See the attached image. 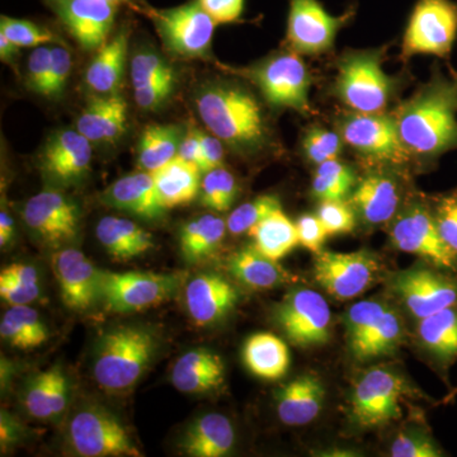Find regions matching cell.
Returning a JSON list of instances; mask_svg holds the SVG:
<instances>
[{
    "label": "cell",
    "mask_w": 457,
    "mask_h": 457,
    "mask_svg": "<svg viewBox=\"0 0 457 457\" xmlns=\"http://www.w3.org/2000/svg\"><path fill=\"white\" fill-rule=\"evenodd\" d=\"M411 154L437 156L457 147V82L437 79L400 107L395 116Z\"/></svg>",
    "instance_id": "cell-1"
},
{
    "label": "cell",
    "mask_w": 457,
    "mask_h": 457,
    "mask_svg": "<svg viewBox=\"0 0 457 457\" xmlns=\"http://www.w3.org/2000/svg\"><path fill=\"white\" fill-rule=\"evenodd\" d=\"M196 108L209 131L237 152H255L269 139L260 102L242 87L228 83L204 87Z\"/></svg>",
    "instance_id": "cell-2"
},
{
    "label": "cell",
    "mask_w": 457,
    "mask_h": 457,
    "mask_svg": "<svg viewBox=\"0 0 457 457\" xmlns=\"http://www.w3.org/2000/svg\"><path fill=\"white\" fill-rule=\"evenodd\" d=\"M156 337L147 328L117 327L99 339L93 362L96 383L106 392L130 389L154 359Z\"/></svg>",
    "instance_id": "cell-3"
},
{
    "label": "cell",
    "mask_w": 457,
    "mask_h": 457,
    "mask_svg": "<svg viewBox=\"0 0 457 457\" xmlns=\"http://www.w3.org/2000/svg\"><path fill=\"white\" fill-rule=\"evenodd\" d=\"M381 51H360L343 57L338 65L336 93L357 113H383L394 82L381 66Z\"/></svg>",
    "instance_id": "cell-4"
},
{
    "label": "cell",
    "mask_w": 457,
    "mask_h": 457,
    "mask_svg": "<svg viewBox=\"0 0 457 457\" xmlns=\"http://www.w3.org/2000/svg\"><path fill=\"white\" fill-rule=\"evenodd\" d=\"M186 272H106L101 270V300L110 312L131 314L155 308L182 287Z\"/></svg>",
    "instance_id": "cell-5"
},
{
    "label": "cell",
    "mask_w": 457,
    "mask_h": 457,
    "mask_svg": "<svg viewBox=\"0 0 457 457\" xmlns=\"http://www.w3.org/2000/svg\"><path fill=\"white\" fill-rule=\"evenodd\" d=\"M69 444L83 457H140L130 432L106 408L87 405L71 418Z\"/></svg>",
    "instance_id": "cell-6"
},
{
    "label": "cell",
    "mask_w": 457,
    "mask_h": 457,
    "mask_svg": "<svg viewBox=\"0 0 457 457\" xmlns=\"http://www.w3.org/2000/svg\"><path fill=\"white\" fill-rule=\"evenodd\" d=\"M245 75L261 90L272 106L297 112H311L309 90L312 75L299 54H279L248 69Z\"/></svg>",
    "instance_id": "cell-7"
},
{
    "label": "cell",
    "mask_w": 457,
    "mask_h": 457,
    "mask_svg": "<svg viewBox=\"0 0 457 457\" xmlns=\"http://www.w3.org/2000/svg\"><path fill=\"white\" fill-rule=\"evenodd\" d=\"M146 13L152 18L165 49L173 55L197 59L209 53L216 23L200 3L149 9Z\"/></svg>",
    "instance_id": "cell-8"
},
{
    "label": "cell",
    "mask_w": 457,
    "mask_h": 457,
    "mask_svg": "<svg viewBox=\"0 0 457 457\" xmlns=\"http://www.w3.org/2000/svg\"><path fill=\"white\" fill-rule=\"evenodd\" d=\"M457 37V3L453 0H418L409 17L404 56L449 55Z\"/></svg>",
    "instance_id": "cell-9"
},
{
    "label": "cell",
    "mask_w": 457,
    "mask_h": 457,
    "mask_svg": "<svg viewBox=\"0 0 457 457\" xmlns=\"http://www.w3.org/2000/svg\"><path fill=\"white\" fill-rule=\"evenodd\" d=\"M390 237L399 251L420 255L433 267L457 273V254L442 239L429 207L413 204L399 213Z\"/></svg>",
    "instance_id": "cell-10"
},
{
    "label": "cell",
    "mask_w": 457,
    "mask_h": 457,
    "mask_svg": "<svg viewBox=\"0 0 457 457\" xmlns=\"http://www.w3.org/2000/svg\"><path fill=\"white\" fill-rule=\"evenodd\" d=\"M407 392L404 378L385 368L366 372L354 386L351 411L354 422L363 428L383 426L402 416L400 400Z\"/></svg>",
    "instance_id": "cell-11"
},
{
    "label": "cell",
    "mask_w": 457,
    "mask_h": 457,
    "mask_svg": "<svg viewBox=\"0 0 457 457\" xmlns=\"http://www.w3.org/2000/svg\"><path fill=\"white\" fill-rule=\"evenodd\" d=\"M276 321L288 341L308 347L328 342L332 314L326 299L317 291L297 288L279 303Z\"/></svg>",
    "instance_id": "cell-12"
},
{
    "label": "cell",
    "mask_w": 457,
    "mask_h": 457,
    "mask_svg": "<svg viewBox=\"0 0 457 457\" xmlns=\"http://www.w3.org/2000/svg\"><path fill=\"white\" fill-rule=\"evenodd\" d=\"M392 287L418 320L457 305V273L437 267L403 270L393 278Z\"/></svg>",
    "instance_id": "cell-13"
},
{
    "label": "cell",
    "mask_w": 457,
    "mask_h": 457,
    "mask_svg": "<svg viewBox=\"0 0 457 457\" xmlns=\"http://www.w3.org/2000/svg\"><path fill=\"white\" fill-rule=\"evenodd\" d=\"M380 264L368 251L352 253L319 252L314 263L315 279L337 300L354 299L365 293L378 278Z\"/></svg>",
    "instance_id": "cell-14"
},
{
    "label": "cell",
    "mask_w": 457,
    "mask_h": 457,
    "mask_svg": "<svg viewBox=\"0 0 457 457\" xmlns=\"http://www.w3.org/2000/svg\"><path fill=\"white\" fill-rule=\"evenodd\" d=\"M352 16L353 9L332 16L319 0H288V44L294 53L320 55L333 46L337 33Z\"/></svg>",
    "instance_id": "cell-15"
},
{
    "label": "cell",
    "mask_w": 457,
    "mask_h": 457,
    "mask_svg": "<svg viewBox=\"0 0 457 457\" xmlns=\"http://www.w3.org/2000/svg\"><path fill=\"white\" fill-rule=\"evenodd\" d=\"M22 219L33 236L56 248L73 242L79 234V207L56 189H45L29 198Z\"/></svg>",
    "instance_id": "cell-16"
},
{
    "label": "cell",
    "mask_w": 457,
    "mask_h": 457,
    "mask_svg": "<svg viewBox=\"0 0 457 457\" xmlns=\"http://www.w3.org/2000/svg\"><path fill=\"white\" fill-rule=\"evenodd\" d=\"M342 139L360 154L385 163H405L411 155L400 137L395 117L383 113L351 114L342 123Z\"/></svg>",
    "instance_id": "cell-17"
},
{
    "label": "cell",
    "mask_w": 457,
    "mask_h": 457,
    "mask_svg": "<svg viewBox=\"0 0 457 457\" xmlns=\"http://www.w3.org/2000/svg\"><path fill=\"white\" fill-rule=\"evenodd\" d=\"M53 272L66 308L86 312L101 300V270L74 248H65L53 255Z\"/></svg>",
    "instance_id": "cell-18"
},
{
    "label": "cell",
    "mask_w": 457,
    "mask_h": 457,
    "mask_svg": "<svg viewBox=\"0 0 457 457\" xmlns=\"http://www.w3.org/2000/svg\"><path fill=\"white\" fill-rule=\"evenodd\" d=\"M92 163V143L78 130L54 134L42 149L38 165L45 179L62 186L86 179Z\"/></svg>",
    "instance_id": "cell-19"
},
{
    "label": "cell",
    "mask_w": 457,
    "mask_h": 457,
    "mask_svg": "<svg viewBox=\"0 0 457 457\" xmlns=\"http://www.w3.org/2000/svg\"><path fill=\"white\" fill-rule=\"evenodd\" d=\"M56 11L84 50L101 49L112 31L116 5L106 0H56Z\"/></svg>",
    "instance_id": "cell-20"
},
{
    "label": "cell",
    "mask_w": 457,
    "mask_h": 457,
    "mask_svg": "<svg viewBox=\"0 0 457 457\" xmlns=\"http://www.w3.org/2000/svg\"><path fill=\"white\" fill-rule=\"evenodd\" d=\"M185 302L189 317L198 327L222 320L239 302V293L228 279L216 273H203L186 287Z\"/></svg>",
    "instance_id": "cell-21"
},
{
    "label": "cell",
    "mask_w": 457,
    "mask_h": 457,
    "mask_svg": "<svg viewBox=\"0 0 457 457\" xmlns=\"http://www.w3.org/2000/svg\"><path fill=\"white\" fill-rule=\"evenodd\" d=\"M102 201L113 209L149 221L158 220L167 212L159 201L154 177L145 170L117 179L104 192Z\"/></svg>",
    "instance_id": "cell-22"
},
{
    "label": "cell",
    "mask_w": 457,
    "mask_h": 457,
    "mask_svg": "<svg viewBox=\"0 0 457 457\" xmlns=\"http://www.w3.org/2000/svg\"><path fill=\"white\" fill-rule=\"evenodd\" d=\"M128 104L120 93L90 99L77 122V130L92 144H114L128 129Z\"/></svg>",
    "instance_id": "cell-23"
},
{
    "label": "cell",
    "mask_w": 457,
    "mask_h": 457,
    "mask_svg": "<svg viewBox=\"0 0 457 457\" xmlns=\"http://www.w3.org/2000/svg\"><path fill=\"white\" fill-rule=\"evenodd\" d=\"M171 384L185 394L215 392L224 384L225 366L221 357L207 348L186 352L171 369Z\"/></svg>",
    "instance_id": "cell-24"
},
{
    "label": "cell",
    "mask_w": 457,
    "mask_h": 457,
    "mask_svg": "<svg viewBox=\"0 0 457 457\" xmlns=\"http://www.w3.org/2000/svg\"><path fill=\"white\" fill-rule=\"evenodd\" d=\"M323 384L312 375L294 378L278 390L276 411L286 426H305L320 414L324 404Z\"/></svg>",
    "instance_id": "cell-25"
},
{
    "label": "cell",
    "mask_w": 457,
    "mask_h": 457,
    "mask_svg": "<svg viewBox=\"0 0 457 457\" xmlns=\"http://www.w3.org/2000/svg\"><path fill=\"white\" fill-rule=\"evenodd\" d=\"M399 201L395 180L385 174L372 173L357 183L348 204L368 224L380 225L392 220Z\"/></svg>",
    "instance_id": "cell-26"
},
{
    "label": "cell",
    "mask_w": 457,
    "mask_h": 457,
    "mask_svg": "<svg viewBox=\"0 0 457 457\" xmlns=\"http://www.w3.org/2000/svg\"><path fill=\"white\" fill-rule=\"evenodd\" d=\"M236 444V431L228 418L209 413L197 418L186 429L180 447L192 457H221L228 455Z\"/></svg>",
    "instance_id": "cell-27"
},
{
    "label": "cell",
    "mask_w": 457,
    "mask_h": 457,
    "mask_svg": "<svg viewBox=\"0 0 457 457\" xmlns=\"http://www.w3.org/2000/svg\"><path fill=\"white\" fill-rule=\"evenodd\" d=\"M152 174L159 201L165 210L187 206L200 195L203 170L179 156Z\"/></svg>",
    "instance_id": "cell-28"
},
{
    "label": "cell",
    "mask_w": 457,
    "mask_h": 457,
    "mask_svg": "<svg viewBox=\"0 0 457 457\" xmlns=\"http://www.w3.org/2000/svg\"><path fill=\"white\" fill-rule=\"evenodd\" d=\"M96 234L114 261H131L154 248L152 234L129 219L106 216L98 222Z\"/></svg>",
    "instance_id": "cell-29"
},
{
    "label": "cell",
    "mask_w": 457,
    "mask_h": 457,
    "mask_svg": "<svg viewBox=\"0 0 457 457\" xmlns=\"http://www.w3.org/2000/svg\"><path fill=\"white\" fill-rule=\"evenodd\" d=\"M128 47V32H120L97 50V55L90 62L86 73L87 86L93 92L97 95L119 93L125 74Z\"/></svg>",
    "instance_id": "cell-30"
},
{
    "label": "cell",
    "mask_w": 457,
    "mask_h": 457,
    "mask_svg": "<svg viewBox=\"0 0 457 457\" xmlns=\"http://www.w3.org/2000/svg\"><path fill=\"white\" fill-rule=\"evenodd\" d=\"M228 270L240 284L253 290H269L290 281L287 270L278 261L262 254L253 245L231 255Z\"/></svg>",
    "instance_id": "cell-31"
},
{
    "label": "cell",
    "mask_w": 457,
    "mask_h": 457,
    "mask_svg": "<svg viewBox=\"0 0 457 457\" xmlns=\"http://www.w3.org/2000/svg\"><path fill=\"white\" fill-rule=\"evenodd\" d=\"M243 359L252 374L267 381L279 380L290 368L287 345L272 333L249 337L243 350Z\"/></svg>",
    "instance_id": "cell-32"
},
{
    "label": "cell",
    "mask_w": 457,
    "mask_h": 457,
    "mask_svg": "<svg viewBox=\"0 0 457 457\" xmlns=\"http://www.w3.org/2000/svg\"><path fill=\"white\" fill-rule=\"evenodd\" d=\"M418 338L436 362L446 368L457 359V305L420 319Z\"/></svg>",
    "instance_id": "cell-33"
},
{
    "label": "cell",
    "mask_w": 457,
    "mask_h": 457,
    "mask_svg": "<svg viewBox=\"0 0 457 457\" xmlns=\"http://www.w3.org/2000/svg\"><path fill=\"white\" fill-rule=\"evenodd\" d=\"M227 230V221L212 213L195 219L180 230V253L188 263L206 260L218 251Z\"/></svg>",
    "instance_id": "cell-34"
},
{
    "label": "cell",
    "mask_w": 457,
    "mask_h": 457,
    "mask_svg": "<svg viewBox=\"0 0 457 457\" xmlns=\"http://www.w3.org/2000/svg\"><path fill=\"white\" fill-rule=\"evenodd\" d=\"M253 245L262 254L273 261H281L299 245L296 224L284 210L278 209L248 231Z\"/></svg>",
    "instance_id": "cell-35"
},
{
    "label": "cell",
    "mask_w": 457,
    "mask_h": 457,
    "mask_svg": "<svg viewBox=\"0 0 457 457\" xmlns=\"http://www.w3.org/2000/svg\"><path fill=\"white\" fill-rule=\"evenodd\" d=\"M3 341L18 350L40 347L49 339V330L35 309L29 305L11 306L0 323Z\"/></svg>",
    "instance_id": "cell-36"
},
{
    "label": "cell",
    "mask_w": 457,
    "mask_h": 457,
    "mask_svg": "<svg viewBox=\"0 0 457 457\" xmlns=\"http://www.w3.org/2000/svg\"><path fill=\"white\" fill-rule=\"evenodd\" d=\"M182 130L176 125L147 126L141 135L137 158L141 170L153 173L179 155Z\"/></svg>",
    "instance_id": "cell-37"
},
{
    "label": "cell",
    "mask_w": 457,
    "mask_h": 457,
    "mask_svg": "<svg viewBox=\"0 0 457 457\" xmlns=\"http://www.w3.org/2000/svg\"><path fill=\"white\" fill-rule=\"evenodd\" d=\"M402 336L403 326L399 315L387 308L376 320L369 335L352 348V354L361 361L385 356L396 350Z\"/></svg>",
    "instance_id": "cell-38"
},
{
    "label": "cell",
    "mask_w": 457,
    "mask_h": 457,
    "mask_svg": "<svg viewBox=\"0 0 457 457\" xmlns=\"http://www.w3.org/2000/svg\"><path fill=\"white\" fill-rule=\"evenodd\" d=\"M356 185V176L350 165L333 159L318 165L312 191L320 203L345 201Z\"/></svg>",
    "instance_id": "cell-39"
},
{
    "label": "cell",
    "mask_w": 457,
    "mask_h": 457,
    "mask_svg": "<svg viewBox=\"0 0 457 457\" xmlns=\"http://www.w3.org/2000/svg\"><path fill=\"white\" fill-rule=\"evenodd\" d=\"M237 194L236 177L225 168L206 171L200 189V201L206 209L225 212L233 206Z\"/></svg>",
    "instance_id": "cell-40"
},
{
    "label": "cell",
    "mask_w": 457,
    "mask_h": 457,
    "mask_svg": "<svg viewBox=\"0 0 457 457\" xmlns=\"http://www.w3.org/2000/svg\"><path fill=\"white\" fill-rule=\"evenodd\" d=\"M59 370L60 368L55 366V368L45 370L32 378L27 387L25 399H23V404H25L29 416L37 418V420L54 418V385H55Z\"/></svg>",
    "instance_id": "cell-41"
},
{
    "label": "cell",
    "mask_w": 457,
    "mask_h": 457,
    "mask_svg": "<svg viewBox=\"0 0 457 457\" xmlns=\"http://www.w3.org/2000/svg\"><path fill=\"white\" fill-rule=\"evenodd\" d=\"M278 209H281V203L273 196H261L251 203L240 204L228 218V230L233 236L248 233L258 222Z\"/></svg>",
    "instance_id": "cell-42"
},
{
    "label": "cell",
    "mask_w": 457,
    "mask_h": 457,
    "mask_svg": "<svg viewBox=\"0 0 457 457\" xmlns=\"http://www.w3.org/2000/svg\"><path fill=\"white\" fill-rule=\"evenodd\" d=\"M386 309L387 306L384 303L375 300H365L351 306L345 315V333L350 350L369 335L376 320Z\"/></svg>",
    "instance_id": "cell-43"
},
{
    "label": "cell",
    "mask_w": 457,
    "mask_h": 457,
    "mask_svg": "<svg viewBox=\"0 0 457 457\" xmlns=\"http://www.w3.org/2000/svg\"><path fill=\"white\" fill-rule=\"evenodd\" d=\"M0 33L7 36L20 49L44 46L55 41V36L49 29H42L29 21L5 16L0 18Z\"/></svg>",
    "instance_id": "cell-44"
},
{
    "label": "cell",
    "mask_w": 457,
    "mask_h": 457,
    "mask_svg": "<svg viewBox=\"0 0 457 457\" xmlns=\"http://www.w3.org/2000/svg\"><path fill=\"white\" fill-rule=\"evenodd\" d=\"M343 143L345 141L337 132L323 128H314L303 137V153L312 163L319 165L338 159Z\"/></svg>",
    "instance_id": "cell-45"
},
{
    "label": "cell",
    "mask_w": 457,
    "mask_h": 457,
    "mask_svg": "<svg viewBox=\"0 0 457 457\" xmlns=\"http://www.w3.org/2000/svg\"><path fill=\"white\" fill-rule=\"evenodd\" d=\"M170 77H176L174 69L158 54L153 51H141L132 57L131 82L134 89L144 84Z\"/></svg>",
    "instance_id": "cell-46"
},
{
    "label": "cell",
    "mask_w": 457,
    "mask_h": 457,
    "mask_svg": "<svg viewBox=\"0 0 457 457\" xmlns=\"http://www.w3.org/2000/svg\"><path fill=\"white\" fill-rule=\"evenodd\" d=\"M431 210L442 239L457 254V189L437 197Z\"/></svg>",
    "instance_id": "cell-47"
},
{
    "label": "cell",
    "mask_w": 457,
    "mask_h": 457,
    "mask_svg": "<svg viewBox=\"0 0 457 457\" xmlns=\"http://www.w3.org/2000/svg\"><path fill=\"white\" fill-rule=\"evenodd\" d=\"M390 455L393 457H440L444 455L438 445L423 432H403L394 440Z\"/></svg>",
    "instance_id": "cell-48"
},
{
    "label": "cell",
    "mask_w": 457,
    "mask_h": 457,
    "mask_svg": "<svg viewBox=\"0 0 457 457\" xmlns=\"http://www.w3.org/2000/svg\"><path fill=\"white\" fill-rule=\"evenodd\" d=\"M319 219L323 222L329 236L351 233L356 225V215L350 204L345 201H328L319 207Z\"/></svg>",
    "instance_id": "cell-49"
},
{
    "label": "cell",
    "mask_w": 457,
    "mask_h": 457,
    "mask_svg": "<svg viewBox=\"0 0 457 457\" xmlns=\"http://www.w3.org/2000/svg\"><path fill=\"white\" fill-rule=\"evenodd\" d=\"M71 68H73L71 54L62 46L51 47L50 75L45 98L55 99L62 95L68 86Z\"/></svg>",
    "instance_id": "cell-50"
},
{
    "label": "cell",
    "mask_w": 457,
    "mask_h": 457,
    "mask_svg": "<svg viewBox=\"0 0 457 457\" xmlns=\"http://www.w3.org/2000/svg\"><path fill=\"white\" fill-rule=\"evenodd\" d=\"M51 62V47H36L29 59L27 68V86L36 95L45 97L46 95L47 82H49Z\"/></svg>",
    "instance_id": "cell-51"
},
{
    "label": "cell",
    "mask_w": 457,
    "mask_h": 457,
    "mask_svg": "<svg viewBox=\"0 0 457 457\" xmlns=\"http://www.w3.org/2000/svg\"><path fill=\"white\" fill-rule=\"evenodd\" d=\"M174 84H176V77L163 78V79L144 84L139 88L134 89L135 102L144 110H155L170 97Z\"/></svg>",
    "instance_id": "cell-52"
},
{
    "label": "cell",
    "mask_w": 457,
    "mask_h": 457,
    "mask_svg": "<svg viewBox=\"0 0 457 457\" xmlns=\"http://www.w3.org/2000/svg\"><path fill=\"white\" fill-rule=\"evenodd\" d=\"M299 245L308 251L319 253L329 237L318 215H303L296 222Z\"/></svg>",
    "instance_id": "cell-53"
},
{
    "label": "cell",
    "mask_w": 457,
    "mask_h": 457,
    "mask_svg": "<svg viewBox=\"0 0 457 457\" xmlns=\"http://www.w3.org/2000/svg\"><path fill=\"white\" fill-rule=\"evenodd\" d=\"M216 25L237 22L245 11V0H197Z\"/></svg>",
    "instance_id": "cell-54"
},
{
    "label": "cell",
    "mask_w": 457,
    "mask_h": 457,
    "mask_svg": "<svg viewBox=\"0 0 457 457\" xmlns=\"http://www.w3.org/2000/svg\"><path fill=\"white\" fill-rule=\"evenodd\" d=\"M0 296L11 306L29 305L40 296V285H22L9 278H0Z\"/></svg>",
    "instance_id": "cell-55"
},
{
    "label": "cell",
    "mask_w": 457,
    "mask_h": 457,
    "mask_svg": "<svg viewBox=\"0 0 457 457\" xmlns=\"http://www.w3.org/2000/svg\"><path fill=\"white\" fill-rule=\"evenodd\" d=\"M198 139H200L201 149H203V173L222 167L224 163V147L222 141L218 139L215 135H209L206 132L197 130Z\"/></svg>",
    "instance_id": "cell-56"
},
{
    "label": "cell",
    "mask_w": 457,
    "mask_h": 457,
    "mask_svg": "<svg viewBox=\"0 0 457 457\" xmlns=\"http://www.w3.org/2000/svg\"><path fill=\"white\" fill-rule=\"evenodd\" d=\"M179 158L196 164L203 170L204 158L203 149H201L200 139H198L197 130H189L187 134L183 135L179 149Z\"/></svg>",
    "instance_id": "cell-57"
},
{
    "label": "cell",
    "mask_w": 457,
    "mask_h": 457,
    "mask_svg": "<svg viewBox=\"0 0 457 457\" xmlns=\"http://www.w3.org/2000/svg\"><path fill=\"white\" fill-rule=\"evenodd\" d=\"M0 278L12 279L18 284L37 286L40 285L37 270L29 264L13 263L3 269Z\"/></svg>",
    "instance_id": "cell-58"
},
{
    "label": "cell",
    "mask_w": 457,
    "mask_h": 457,
    "mask_svg": "<svg viewBox=\"0 0 457 457\" xmlns=\"http://www.w3.org/2000/svg\"><path fill=\"white\" fill-rule=\"evenodd\" d=\"M23 436V428L13 417L9 416L7 411H3L0 414V442L2 451H7L9 446L16 444Z\"/></svg>",
    "instance_id": "cell-59"
},
{
    "label": "cell",
    "mask_w": 457,
    "mask_h": 457,
    "mask_svg": "<svg viewBox=\"0 0 457 457\" xmlns=\"http://www.w3.org/2000/svg\"><path fill=\"white\" fill-rule=\"evenodd\" d=\"M14 221L8 212L2 210L0 212V245L5 248L14 237Z\"/></svg>",
    "instance_id": "cell-60"
},
{
    "label": "cell",
    "mask_w": 457,
    "mask_h": 457,
    "mask_svg": "<svg viewBox=\"0 0 457 457\" xmlns=\"http://www.w3.org/2000/svg\"><path fill=\"white\" fill-rule=\"evenodd\" d=\"M18 50H20V47L9 40L7 36L0 33V57H2L3 62H8L12 57L16 56Z\"/></svg>",
    "instance_id": "cell-61"
},
{
    "label": "cell",
    "mask_w": 457,
    "mask_h": 457,
    "mask_svg": "<svg viewBox=\"0 0 457 457\" xmlns=\"http://www.w3.org/2000/svg\"><path fill=\"white\" fill-rule=\"evenodd\" d=\"M106 2L111 3L113 5L123 4V3L131 2V0H106Z\"/></svg>",
    "instance_id": "cell-62"
}]
</instances>
